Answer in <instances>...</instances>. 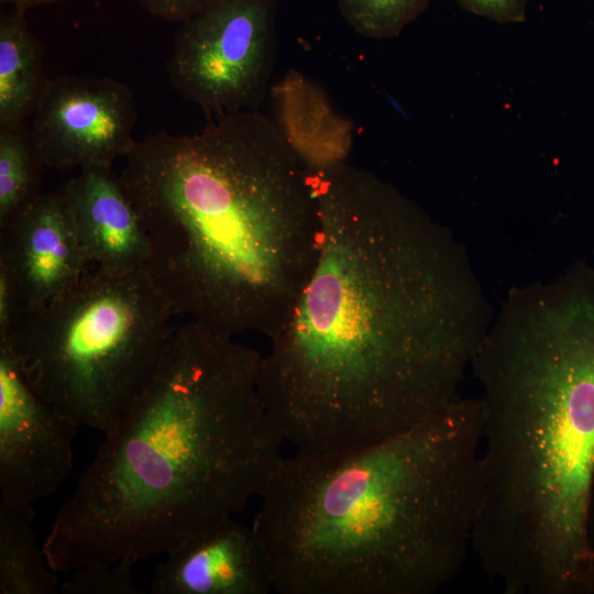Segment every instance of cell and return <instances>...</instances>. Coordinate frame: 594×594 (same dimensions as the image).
<instances>
[{
  "mask_svg": "<svg viewBox=\"0 0 594 594\" xmlns=\"http://www.w3.org/2000/svg\"><path fill=\"white\" fill-rule=\"evenodd\" d=\"M176 315L146 270L89 268L0 340L47 403L105 436L152 380Z\"/></svg>",
  "mask_w": 594,
  "mask_h": 594,
  "instance_id": "cell-6",
  "label": "cell"
},
{
  "mask_svg": "<svg viewBox=\"0 0 594 594\" xmlns=\"http://www.w3.org/2000/svg\"><path fill=\"white\" fill-rule=\"evenodd\" d=\"M587 536L592 572V594H594V481L588 508Z\"/></svg>",
  "mask_w": 594,
  "mask_h": 594,
  "instance_id": "cell-20",
  "label": "cell"
},
{
  "mask_svg": "<svg viewBox=\"0 0 594 594\" xmlns=\"http://www.w3.org/2000/svg\"><path fill=\"white\" fill-rule=\"evenodd\" d=\"M212 0H139L152 15L172 22H183Z\"/></svg>",
  "mask_w": 594,
  "mask_h": 594,
  "instance_id": "cell-19",
  "label": "cell"
},
{
  "mask_svg": "<svg viewBox=\"0 0 594 594\" xmlns=\"http://www.w3.org/2000/svg\"><path fill=\"white\" fill-rule=\"evenodd\" d=\"M341 15L360 35L373 40L398 36L420 16L430 0H337Z\"/></svg>",
  "mask_w": 594,
  "mask_h": 594,
  "instance_id": "cell-16",
  "label": "cell"
},
{
  "mask_svg": "<svg viewBox=\"0 0 594 594\" xmlns=\"http://www.w3.org/2000/svg\"><path fill=\"white\" fill-rule=\"evenodd\" d=\"M261 356L198 321L175 326L42 543L55 572L166 556L260 496L284 443L260 397Z\"/></svg>",
  "mask_w": 594,
  "mask_h": 594,
  "instance_id": "cell-3",
  "label": "cell"
},
{
  "mask_svg": "<svg viewBox=\"0 0 594 594\" xmlns=\"http://www.w3.org/2000/svg\"><path fill=\"white\" fill-rule=\"evenodd\" d=\"M275 0H212L184 20L167 61L173 88L209 118L258 110L276 59Z\"/></svg>",
  "mask_w": 594,
  "mask_h": 594,
  "instance_id": "cell-7",
  "label": "cell"
},
{
  "mask_svg": "<svg viewBox=\"0 0 594 594\" xmlns=\"http://www.w3.org/2000/svg\"><path fill=\"white\" fill-rule=\"evenodd\" d=\"M2 4L11 7V9H19L22 11H28L32 8L51 4L59 0H0Z\"/></svg>",
  "mask_w": 594,
  "mask_h": 594,
  "instance_id": "cell-21",
  "label": "cell"
},
{
  "mask_svg": "<svg viewBox=\"0 0 594 594\" xmlns=\"http://www.w3.org/2000/svg\"><path fill=\"white\" fill-rule=\"evenodd\" d=\"M48 79L44 74L42 45L29 29L25 11L2 12L0 129L22 125L35 112Z\"/></svg>",
  "mask_w": 594,
  "mask_h": 594,
  "instance_id": "cell-13",
  "label": "cell"
},
{
  "mask_svg": "<svg viewBox=\"0 0 594 594\" xmlns=\"http://www.w3.org/2000/svg\"><path fill=\"white\" fill-rule=\"evenodd\" d=\"M33 522L32 504L0 496V594H57L61 591Z\"/></svg>",
  "mask_w": 594,
  "mask_h": 594,
  "instance_id": "cell-14",
  "label": "cell"
},
{
  "mask_svg": "<svg viewBox=\"0 0 594 594\" xmlns=\"http://www.w3.org/2000/svg\"><path fill=\"white\" fill-rule=\"evenodd\" d=\"M321 237L314 272L262 354V404L296 452L377 441L462 395L494 311L465 245L374 173H310Z\"/></svg>",
  "mask_w": 594,
  "mask_h": 594,
  "instance_id": "cell-1",
  "label": "cell"
},
{
  "mask_svg": "<svg viewBox=\"0 0 594 594\" xmlns=\"http://www.w3.org/2000/svg\"><path fill=\"white\" fill-rule=\"evenodd\" d=\"M42 166L23 125L0 129V229L41 194Z\"/></svg>",
  "mask_w": 594,
  "mask_h": 594,
  "instance_id": "cell-15",
  "label": "cell"
},
{
  "mask_svg": "<svg viewBox=\"0 0 594 594\" xmlns=\"http://www.w3.org/2000/svg\"><path fill=\"white\" fill-rule=\"evenodd\" d=\"M89 268L64 189L41 193L0 229V279L18 302L20 320L46 306Z\"/></svg>",
  "mask_w": 594,
  "mask_h": 594,
  "instance_id": "cell-10",
  "label": "cell"
},
{
  "mask_svg": "<svg viewBox=\"0 0 594 594\" xmlns=\"http://www.w3.org/2000/svg\"><path fill=\"white\" fill-rule=\"evenodd\" d=\"M120 182L150 241L146 271L176 315L270 338L316 266L321 237L310 174L258 110L198 133L136 140Z\"/></svg>",
  "mask_w": 594,
  "mask_h": 594,
  "instance_id": "cell-5",
  "label": "cell"
},
{
  "mask_svg": "<svg viewBox=\"0 0 594 594\" xmlns=\"http://www.w3.org/2000/svg\"><path fill=\"white\" fill-rule=\"evenodd\" d=\"M470 369L483 415L472 552L506 594H591L594 265L509 288Z\"/></svg>",
  "mask_w": 594,
  "mask_h": 594,
  "instance_id": "cell-2",
  "label": "cell"
},
{
  "mask_svg": "<svg viewBox=\"0 0 594 594\" xmlns=\"http://www.w3.org/2000/svg\"><path fill=\"white\" fill-rule=\"evenodd\" d=\"M483 415L464 397L391 437L282 458L252 527L282 594H433L472 551Z\"/></svg>",
  "mask_w": 594,
  "mask_h": 594,
  "instance_id": "cell-4",
  "label": "cell"
},
{
  "mask_svg": "<svg viewBox=\"0 0 594 594\" xmlns=\"http://www.w3.org/2000/svg\"><path fill=\"white\" fill-rule=\"evenodd\" d=\"M464 11L496 23H521L526 20L528 0H455Z\"/></svg>",
  "mask_w": 594,
  "mask_h": 594,
  "instance_id": "cell-18",
  "label": "cell"
},
{
  "mask_svg": "<svg viewBox=\"0 0 594 594\" xmlns=\"http://www.w3.org/2000/svg\"><path fill=\"white\" fill-rule=\"evenodd\" d=\"M130 87L110 77L58 76L44 89L29 131L43 166L112 168L135 143Z\"/></svg>",
  "mask_w": 594,
  "mask_h": 594,
  "instance_id": "cell-8",
  "label": "cell"
},
{
  "mask_svg": "<svg viewBox=\"0 0 594 594\" xmlns=\"http://www.w3.org/2000/svg\"><path fill=\"white\" fill-rule=\"evenodd\" d=\"M63 189L91 268L112 274L146 270L147 233L112 168L80 169Z\"/></svg>",
  "mask_w": 594,
  "mask_h": 594,
  "instance_id": "cell-12",
  "label": "cell"
},
{
  "mask_svg": "<svg viewBox=\"0 0 594 594\" xmlns=\"http://www.w3.org/2000/svg\"><path fill=\"white\" fill-rule=\"evenodd\" d=\"M273 590L263 546L252 526L230 518L166 554L152 594H268Z\"/></svg>",
  "mask_w": 594,
  "mask_h": 594,
  "instance_id": "cell-11",
  "label": "cell"
},
{
  "mask_svg": "<svg viewBox=\"0 0 594 594\" xmlns=\"http://www.w3.org/2000/svg\"><path fill=\"white\" fill-rule=\"evenodd\" d=\"M134 565L120 561L92 563L69 572L61 583L62 594H141L143 591L132 578Z\"/></svg>",
  "mask_w": 594,
  "mask_h": 594,
  "instance_id": "cell-17",
  "label": "cell"
},
{
  "mask_svg": "<svg viewBox=\"0 0 594 594\" xmlns=\"http://www.w3.org/2000/svg\"><path fill=\"white\" fill-rule=\"evenodd\" d=\"M77 427L0 348V496L32 504L53 494L73 469Z\"/></svg>",
  "mask_w": 594,
  "mask_h": 594,
  "instance_id": "cell-9",
  "label": "cell"
}]
</instances>
